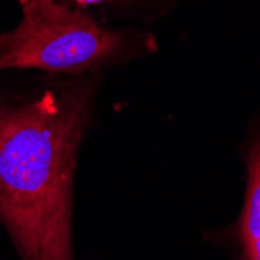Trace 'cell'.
<instances>
[{
	"mask_svg": "<svg viewBox=\"0 0 260 260\" xmlns=\"http://www.w3.org/2000/svg\"><path fill=\"white\" fill-rule=\"evenodd\" d=\"M246 169V198L235 228V237L240 245L260 237V140L254 142L248 151Z\"/></svg>",
	"mask_w": 260,
	"mask_h": 260,
	"instance_id": "3957f363",
	"label": "cell"
},
{
	"mask_svg": "<svg viewBox=\"0 0 260 260\" xmlns=\"http://www.w3.org/2000/svg\"><path fill=\"white\" fill-rule=\"evenodd\" d=\"M78 7H89V5H97L102 2H106V0H75Z\"/></svg>",
	"mask_w": 260,
	"mask_h": 260,
	"instance_id": "5b68a950",
	"label": "cell"
},
{
	"mask_svg": "<svg viewBox=\"0 0 260 260\" xmlns=\"http://www.w3.org/2000/svg\"><path fill=\"white\" fill-rule=\"evenodd\" d=\"M22 20L0 33V69L80 74L120 52L125 35L58 0H19Z\"/></svg>",
	"mask_w": 260,
	"mask_h": 260,
	"instance_id": "7a4b0ae2",
	"label": "cell"
},
{
	"mask_svg": "<svg viewBox=\"0 0 260 260\" xmlns=\"http://www.w3.org/2000/svg\"><path fill=\"white\" fill-rule=\"evenodd\" d=\"M86 83L0 90V221L22 260H74L72 198Z\"/></svg>",
	"mask_w": 260,
	"mask_h": 260,
	"instance_id": "6da1fadb",
	"label": "cell"
},
{
	"mask_svg": "<svg viewBox=\"0 0 260 260\" xmlns=\"http://www.w3.org/2000/svg\"><path fill=\"white\" fill-rule=\"evenodd\" d=\"M243 248L245 260H260V237L240 245Z\"/></svg>",
	"mask_w": 260,
	"mask_h": 260,
	"instance_id": "277c9868",
	"label": "cell"
}]
</instances>
